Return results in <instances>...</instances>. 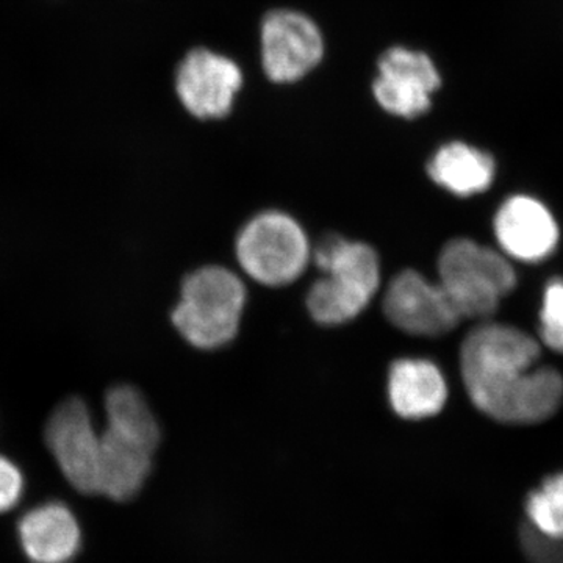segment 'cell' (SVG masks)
I'll use <instances>...</instances> for the list:
<instances>
[{
  "label": "cell",
  "instance_id": "cell-1",
  "mask_svg": "<svg viewBox=\"0 0 563 563\" xmlns=\"http://www.w3.org/2000/svg\"><path fill=\"white\" fill-rule=\"evenodd\" d=\"M532 335L499 322H483L463 340L462 379L470 399L492 420L528 426L550 420L563 401V377L539 365Z\"/></svg>",
  "mask_w": 563,
  "mask_h": 563
},
{
  "label": "cell",
  "instance_id": "cell-2",
  "mask_svg": "<svg viewBox=\"0 0 563 563\" xmlns=\"http://www.w3.org/2000/svg\"><path fill=\"white\" fill-rule=\"evenodd\" d=\"M321 269L307 295V309L314 321L339 325L354 320L368 307L380 285V265L368 244L342 236L322 240L314 252Z\"/></svg>",
  "mask_w": 563,
  "mask_h": 563
},
{
  "label": "cell",
  "instance_id": "cell-3",
  "mask_svg": "<svg viewBox=\"0 0 563 563\" xmlns=\"http://www.w3.org/2000/svg\"><path fill=\"white\" fill-rule=\"evenodd\" d=\"M246 303L243 280L222 266H203L181 284L173 322L198 350H218L235 339Z\"/></svg>",
  "mask_w": 563,
  "mask_h": 563
},
{
  "label": "cell",
  "instance_id": "cell-4",
  "mask_svg": "<svg viewBox=\"0 0 563 563\" xmlns=\"http://www.w3.org/2000/svg\"><path fill=\"white\" fill-rule=\"evenodd\" d=\"M106 413L99 495L113 501H129L150 477L152 455L162 440L161 428L150 407L143 404H118Z\"/></svg>",
  "mask_w": 563,
  "mask_h": 563
},
{
  "label": "cell",
  "instance_id": "cell-5",
  "mask_svg": "<svg viewBox=\"0 0 563 563\" xmlns=\"http://www.w3.org/2000/svg\"><path fill=\"white\" fill-rule=\"evenodd\" d=\"M439 274V284L455 310L468 320H488L517 285L506 255L470 239L451 240L443 247Z\"/></svg>",
  "mask_w": 563,
  "mask_h": 563
},
{
  "label": "cell",
  "instance_id": "cell-6",
  "mask_svg": "<svg viewBox=\"0 0 563 563\" xmlns=\"http://www.w3.org/2000/svg\"><path fill=\"white\" fill-rule=\"evenodd\" d=\"M236 258L258 284L282 287L298 279L309 265V240L299 222L288 214L265 211L240 232Z\"/></svg>",
  "mask_w": 563,
  "mask_h": 563
},
{
  "label": "cell",
  "instance_id": "cell-7",
  "mask_svg": "<svg viewBox=\"0 0 563 563\" xmlns=\"http://www.w3.org/2000/svg\"><path fill=\"white\" fill-rule=\"evenodd\" d=\"M320 25L299 10L276 9L263 16L261 58L266 79L291 85L317 69L324 58Z\"/></svg>",
  "mask_w": 563,
  "mask_h": 563
},
{
  "label": "cell",
  "instance_id": "cell-8",
  "mask_svg": "<svg viewBox=\"0 0 563 563\" xmlns=\"http://www.w3.org/2000/svg\"><path fill=\"white\" fill-rule=\"evenodd\" d=\"M372 85L377 106L402 120H417L431 110L433 96L442 88V74L431 55L406 46L380 54Z\"/></svg>",
  "mask_w": 563,
  "mask_h": 563
},
{
  "label": "cell",
  "instance_id": "cell-9",
  "mask_svg": "<svg viewBox=\"0 0 563 563\" xmlns=\"http://www.w3.org/2000/svg\"><path fill=\"white\" fill-rule=\"evenodd\" d=\"M44 439L68 483L84 495H99L101 432L87 404L80 398L63 401L52 412Z\"/></svg>",
  "mask_w": 563,
  "mask_h": 563
},
{
  "label": "cell",
  "instance_id": "cell-10",
  "mask_svg": "<svg viewBox=\"0 0 563 563\" xmlns=\"http://www.w3.org/2000/svg\"><path fill=\"white\" fill-rule=\"evenodd\" d=\"M243 84L239 63L209 47L188 51L177 66L174 80L184 109L201 121L222 120L231 114Z\"/></svg>",
  "mask_w": 563,
  "mask_h": 563
},
{
  "label": "cell",
  "instance_id": "cell-11",
  "mask_svg": "<svg viewBox=\"0 0 563 563\" xmlns=\"http://www.w3.org/2000/svg\"><path fill=\"white\" fill-rule=\"evenodd\" d=\"M384 313L393 325L417 336H442L462 320L442 285L412 269L398 274L388 285Z\"/></svg>",
  "mask_w": 563,
  "mask_h": 563
},
{
  "label": "cell",
  "instance_id": "cell-12",
  "mask_svg": "<svg viewBox=\"0 0 563 563\" xmlns=\"http://www.w3.org/2000/svg\"><path fill=\"white\" fill-rule=\"evenodd\" d=\"M496 242L507 257L539 263L547 261L559 243V225L553 213L531 196L517 195L496 211Z\"/></svg>",
  "mask_w": 563,
  "mask_h": 563
},
{
  "label": "cell",
  "instance_id": "cell-13",
  "mask_svg": "<svg viewBox=\"0 0 563 563\" xmlns=\"http://www.w3.org/2000/svg\"><path fill=\"white\" fill-rule=\"evenodd\" d=\"M18 532L22 550L33 563H68L79 553V523L65 504L35 507L21 518Z\"/></svg>",
  "mask_w": 563,
  "mask_h": 563
},
{
  "label": "cell",
  "instance_id": "cell-14",
  "mask_svg": "<svg viewBox=\"0 0 563 563\" xmlns=\"http://www.w3.org/2000/svg\"><path fill=\"white\" fill-rule=\"evenodd\" d=\"M388 396L396 415L406 420H424L442 412L448 385L435 363L424 358H401L391 365Z\"/></svg>",
  "mask_w": 563,
  "mask_h": 563
},
{
  "label": "cell",
  "instance_id": "cell-15",
  "mask_svg": "<svg viewBox=\"0 0 563 563\" xmlns=\"http://www.w3.org/2000/svg\"><path fill=\"white\" fill-rule=\"evenodd\" d=\"M428 174L444 190L470 198L492 187L496 163L488 152L479 147L463 141H451L432 155Z\"/></svg>",
  "mask_w": 563,
  "mask_h": 563
},
{
  "label": "cell",
  "instance_id": "cell-16",
  "mask_svg": "<svg viewBox=\"0 0 563 563\" xmlns=\"http://www.w3.org/2000/svg\"><path fill=\"white\" fill-rule=\"evenodd\" d=\"M525 514L542 539L563 542V472L544 477L526 495Z\"/></svg>",
  "mask_w": 563,
  "mask_h": 563
},
{
  "label": "cell",
  "instance_id": "cell-17",
  "mask_svg": "<svg viewBox=\"0 0 563 563\" xmlns=\"http://www.w3.org/2000/svg\"><path fill=\"white\" fill-rule=\"evenodd\" d=\"M540 336L550 350L563 354V279L551 280L544 288Z\"/></svg>",
  "mask_w": 563,
  "mask_h": 563
},
{
  "label": "cell",
  "instance_id": "cell-18",
  "mask_svg": "<svg viewBox=\"0 0 563 563\" xmlns=\"http://www.w3.org/2000/svg\"><path fill=\"white\" fill-rule=\"evenodd\" d=\"M24 493V476L10 459L0 455V514L10 512Z\"/></svg>",
  "mask_w": 563,
  "mask_h": 563
}]
</instances>
